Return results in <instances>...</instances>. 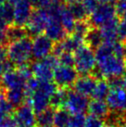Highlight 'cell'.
<instances>
[{"label":"cell","instance_id":"cell-1","mask_svg":"<svg viewBox=\"0 0 126 127\" xmlns=\"http://www.w3.org/2000/svg\"><path fill=\"white\" fill-rule=\"evenodd\" d=\"M58 90L57 85L52 81H40L37 90L28 97L29 104L35 114L42 112L50 108V99Z\"/></svg>","mask_w":126,"mask_h":127},{"label":"cell","instance_id":"cell-2","mask_svg":"<svg viewBox=\"0 0 126 127\" xmlns=\"http://www.w3.org/2000/svg\"><path fill=\"white\" fill-rule=\"evenodd\" d=\"M97 73L102 78L122 77L126 73V61L123 58L111 54L101 60H96Z\"/></svg>","mask_w":126,"mask_h":127},{"label":"cell","instance_id":"cell-3","mask_svg":"<svg viewBox=\"0 0 126 127\" xmlns=\"http://www.w3.org/2000/svg\"><path fill=\"white\" fill-rule=\"evenodd\" d=\"M32 41L29 37L11 42L7 48V59L14 64V66L16 65L18 67L28 64L29 60L32 57Z\"/></svg>","mask_w":126,"mask_h":127},{"label":"cell","instance_id":"cell-4","mask_svg":"<svg viewBox=\"0 0 126 127\" xmlns=\"http://www.w3.org/2000/svg\"><path fill=\"white\" fill-rule=\"evenodd\" d=\"M74 68L81 75L91 74L95 69L96 60L93 48L87 45H83L73 54Z\"/></svg>","mask_w":126,"mask_h":127},{"label":"cell","instance_id":"cell-5","mask_svg":"<svg viewBox=\"0 0 126 127\" xmlns=\"http://www.w3.org/2000/svg\"><path fill=\"white\" fill-rule=\"evenodd\" d=\"M60 65L59 60L55 55L48 56L40 60H36L32 64L31 69L32 75L39 81H51L54 71Z\"/></svg>","mask_w":126,"mask_h":127},{"label":"cell","instance_id":"cell-6","mask_svg":"<svg viewBox=\"0 0 126 127\" xmlns=\"http://www.w3.org/2000/svg\"><path fill=\"white\" fill-rule=\"evenodd\" d=\"M78 79V72L75 68L59 65L54 71L53 80L60 88L67 89L72 86Z\"/></svg>","mask_w":126,"mask_h":127},{"label":"cell","instance_id":"cell-7","mask_svg":"<svg viewBox=\"0 0 126 127\" xmlns=\"http://www.w3.org/2000/svg\"><path fill=\"white\" fill-rule=\"evenodd\" d=\"M115 6L112 4H100L98 7L90 15L89 23L95 27H102L107 22L117 18Z\"/></svg>","mask_w":126,"mask_h":127},{"label":"cell","instance_id":"cell-8","mask_svg":"<svg viewBox=\"0 0 126 127\" xmlns=\"http://www.w3.org/2000/svg\"><path fill=\"white\" fill-rule=\"evenodd\" d=\"M55 47L54 42L46 34L34 36L32 44V55L36 60H40L50 56Z\"/></svg>","mask_w":126,"mask_h":127},{"label":"cell","instance_id":"cell-9","mask_svg":"<svg viewBox=\"0 0 126 127\" xmlns=\"http://www.w3.org/2000/svg\"><path fill=\"white\" fill-rule=\"evenodd\" d=\"M89 104L90 102L88 96L82 95L75 90L68 91V97L65 108L71 114H84L88 110Z\"/></svg>","mask_w":126,"mask_h":127},{"label":"cell","instance_id":"cell-10","mask_svg":"<svg viewBox=\"0 0 126 127\" xmlns=\"http://www.w3.org/2000/svg\"><path fill=\"white\" fill-rule=\"evenodd\" d=\"M48 21V14L46 9H36L32 11L31 18L26 24V31L32 35H39L46 30Z\"/></svg>","mask_w":126,"mask_h":127},{"label":"cell","instance_id":"cell-11","mask_svg":"<svg viewBox=\"0 0 126 127\" xmlns=\"http://www.w3.org/2000/svg\"><path fill=\"white\" fill-rule=\"evenodd\" d=\"M17 127H35L36 124V114L29 103L18 107L13 114Z\"/></svg>","mask_w":126,"mask_h":127},{"label":"cell","instance_id":"cell-12","mask_svg":"<svg viewBox=\"0 0 126 127\" xmlns=\"http://www.w3.org/2000/svg\"><path fill=\"white\" fill-rule=\"evenodd\" d=\"M109 109L117 113L126 112V90L125 89H110L106 98Z\"/></svg>","mask_w":126,"mask_h":127},{"label":"cell","instance_id":"cell-13","mask_svg":"<svg viewBox=\"0 0 126 127\" xmlns=\"http://www.w3.org/2000/svg\"><path fill=\"white\" fill-rule=\"evenodd\" d=\"M14 18L13 23L14 25L23 27L28 23L29 20L32 14V6L30 0H21L17 4H15L14 7Z\"/></svg>","mask_w":126,"mask_h":127},{"label":"cell","instance_id":"cell-14","mask_svg":"<svg viewBox=\"0 0 126 127\" xmlns=\"http://www.w3.org/2000/svg\"><path fill=\"white\" fill-rule=\"evenodd\" d=\"M46 35L52 40L53 42H61L66 37V31L64 30L60 22V17L49 16L48 21L46 27Z\"/></svg>","mask_w":126,"mask_h":127},{"label":"cell","instance_id":"cell-15","mask_svg":"<svg viewBox=\"0 0 126 127\" xmlns=\"http://www.w3.org/2000/svg\"><path fill=\"white\" fill-rule=\"evenodd\" d=\"M26 80L22 77L18 70H12L9 71L4 72L1 78V85L6 90H11V89H19L25 88Z\"/></svg>","mask_w":126,"mask_h":127},{"label":"cell","instance_id":"cell-16","mask_svg":"<svg viewBox=\"0 0 126 127\" xmlns=\"http://www.w3.org/2000/svg\"><path fill=\"white\" fill-rule=\"evenodd\" d=\"M96 84H97V78L93 74L82 75L81 77H78L76 82L74 83L73 90L85 96L92 95L96 86Z\"/></svg>","mask_w":126,"mask_h":127},{"label":"cell","instance_id":"cell-17","mask_svg":"<svg viewBox=\"0 0 126 127\" xmlns=\"http://www.w3.org/2000/svg\"><path fill=\"white\" fill-rule=\"evenodd\" d=\"M119 20L115 18L110 21L107 22L102 27H100L99 31L101 32V36L103 39V43L106 44H114L118 39V26Z\"/></svg>","mask_w":126,"mask_h":127},{"label":"cell","instance_id":"cell-18","mask_svg":"<svg viewBox=\"0 0 126 127\" xmlns=\"http://www.w3.org/2000/svg\"><path fill=\"white\" fill-rule=\"evenodd\" d=\"M88 111L90 115L103 119L108 117L109 113V108L105 100L93 99L88 107Z\"/></svg>","mask_w":126,"mask_h":127},{"label":"cell","instance_id":"cell-19","mask_svg":"<svg viewBox=\"0 0 126 127\" xmlns=\"http://www.w3.org/2000/svg\"><path fill=\"white\" fill-rule=\"evenodd\" d=\"M6 97L14 108L23 105L25 101L28 99V96H27L24 88L7 90L6 92Z\"/></svg>","mask_w":126,"mask_h":127},{"label":"cell","instance_id":"cell-20","mask_svg":"<svg viewBox=\"0 0 126 127\" xmlns=\"http://www.w3.org/2000/svg\"><path fill=\"white\" fill-rule=\"evenodd\" d=\"M83 43L84 40L78 38L73 34H70V36H66L61 42L58 44L63 52L74 53L81 46H83Z\"/></svg>","mask_w":126,"mask_h":127},{"label":"cell","instance_id":"cell-21","mask_svg":"<svg viewBox=\"0 0 126 127\" xmlns=\"http://www.w3.org/2000/svg\"><path fill=\"white\" fill-rule=\"evenodd\" d=\"M60 20L64 30L66 31V32H70L71 33L73 32L74 27H75V24H76L77 21H76L74 16L70 12V10L69 9L68 7L63 6L61 12H60Z\"/></svg>","mask_w":126,"mask_h":127},{"label":"cell","instance_id":"cell-22","mask_svg":"<svg viewBox=\"0 0 126 127\" xmlns=\"http://www.w3.org/2000/svg\"><path fill=\"white\" fill-rule=\"evenodd\" d=\"M68 91L67 89L59 88L55 92V94L51 96L50 99V107L53 109H63L65 107L68 97Z\"/></svg>","mask_w":126,"mask_h":127},{"label":"cell","instance_id":"cell-23","mask_svg":"<svg viewBox=\"0 0 126 127\" xmlns=\"http://www.w3.org/2000/svg\"><path fill=\"white\" fill-rule=\"evenodd\" d=\"M54 109L48 108L42 112L36 114V124L37 127H47L52 126L54 122Z\"/></svg>","mask_w":126,"mask_h":127},{"label":"cell","instance_id":"cell-24","mask_svg":"<svg viewBox=\"0 0 126 127\" xmlns=\"http://www.w3.org/2000/svg\"><path fill=\"white\" fill-rule=\"evenodd\" d=\"M71 113L66 109H59L55 111L53 125L55 127H67L70 122Z\"/></svg>","mask_w":126,"mask_h":127},{"label":"cell","instance_id":"cell-25","mask_svg":"<svg viewBox=\"0 0 126 127\" xmlns=\"http://www.w3.org/2000/svg\"><path fill=\"white\" fill-rule=\"evenodd\" d=\"M6 34H7V41H9L11 43L27 37V31L23 27L13 25V26H10L8 29H7Z\"/></svg>","mask_w":126,"mask_h":127},{"label":"cell","instance_id":"cell-26","mask_svg":"<svg viewBox=\"0 0 126 127\" xmlns=\"http://www.w3.org/2000/svg\"><path fill=\"white\" fill-rule=\"evenodd\" d=\"M110 92L109 83L105 80H99L97 81L96 86L94 88V91L92 95V97L94 99H99V100H105L107 96L109 95Z\"/></svg>","mask_w":126,"mask_h":127},{"label":"cell","instance_id":"cell-27","mask_svg":"<svg viewBox=\"0 0 126 127\" xmlns=\"http://www.w3.org/2000/svg\"><path fill=\"white\" fill-rule=\"evenodd\" d=\"M84 41L87 43V46L92 48H97L98 46L103 44L101 32L96 28H91L88 32L87 35L85 36Z\"/></svg>","mask_w":126,"mask_h":127},{"label":"cell","instance_id":"cell-28","mask_svg":"<svg viewBox=\"0 0 126 127\" xmlns=\"http://www.w3.org/2000/svg\"><path fill=\"white\" fill-rule=\"evenodd\" d=\"M90 23L86 21H79L76 22L75 27H74L73 32H71V34L75 35L78 38L84 40L85 39V36L87 35L88 32L90 31Z\"/></svg>","mask_w":126,"mask_h":127},{"label":"cell","instance_id":"cell-29","mask_svg":"<svg viewBox=\"0 0 126 127\" xmlns=\"http://www.w3.org/2000/svg\"><path fill=\"white\" fill-rule=\"evenodd\" d=\"M68 7L77 21H85V18L88 16L87 12L82 3H69Z\"/></svg>","mask_w":126,"mask_h":127},{"label":"cell","instance_id":"cell-30","mask_svg":"<svg viewBox=\"0 0 126 127\" xmlns=\"http://www.w3.org/2000/svg\"><path fill=\"white\" fill-rule=\"evenodd\" d=\"M0 18L6 21L7 24L13 22L14 8L11 4L6 2V3L0 5Z\"/></svg>","mask_w":126,"mask_h":127},{"label":"cell","instance_id":"cell-31","mask_svg":"<svg viewBox=\"0 0 126 127\" xmlns=\"http://www.w3.org/2000/svg\"><path fill=\"white\" fill-rule=\"evenodd\" d=\"M14 107L10 104V102L6 97V94L0 91V112L7 115H12Z\"/></svg>","mask_w":126,"mask_h":127},{"label":"cell","instance_id":"cell-32","mask_svg":"<svg viewBox=\"0 0 126 127\" xmlns=\"http://www.w3.org/2000/svg\"><path fill=\"white\" fill-rule=\"evenodd\" d=\"M86 118L84 114H71L67 127H84Z\"/></svg>","mask_w":126,"mask_h":127},{"label":"cell","instance_id":"cell-33","mask_svg":"<svg viewBox=\"0 0 126 127\" xmlns=\"http://www.w3.org/2000/svg\"><path fill=\"white\" fill-rule=\"evenodd\" d=\"M59 60L60 65L63 66H70L73 67L74 66V56L72 53L70 52H63L59 57H57Z\"/></svg>","mask_w":126,"mask_h":127},{"label":"cell","instance_id":"cell-34","mask_svg":"<svg viewBox=\"0 0 126 127\" xmlns=\"http://www.w3.org/2000/svg\"><path fill=\"white\" fill-rule=\"evenodd\" d=\"M0 127H17L13 115L0 112Z\"/></svg>","mask_w":126,"mask_h":127},{"label":"cell","instance_id":"cell-35","mask_svg":"<svg viewBox=\"0 0 126 127\" xmlns=\"http://www.w3.org/2000/svg\"><path fill=\"white\" fill-rule=\"evenodd\" d=\"M84 127H105V123L100 118L89 115L88 117H86Z\"/></svg>","mask_w":126,"mask_h":127},{"label":"cell","instance_id":"cell-36","mask_svg":"<svg viewBox=\"0 0 126 127\" xmlns=\"http://www.w3.org/2000/svg\"><path fill=\"white\" fill-rule=\"evenodd\" d=\"M82 4L85 8L87 14L91 15L100 5V2L99 0H83Z\"/></svg>","mask_w":126,"mask_h":127},{"label":"cell","instance_id":"cell-37","mask_svg":"<svg viewBox=\"0 0 126 127\" xmlns=\"http://www.w3.org/2000/svg\"><path fill=\"white\" fill-rule=\"evenodd\" d=\"M32 6L36 9H47L52 4L53 0H30Z\"/></svg>","mask_w":126,"mask_h":127},{"label":"cell","instance_id":"cell-38","mask_svg":"<svg viewBox=\"0 0 126 127\" xmlns=\"http://www.w3.org/2000/svg\"><path fill=\"white\" fill-rule=\"evenodd\" d=\"M118 38L126 44V23L121 21L118 26Z\"/></svg>","mask_w":126,"mask_h":127},{"label":"cell","instance_id":"cell-39","mask_svg":"<svg viewBox=\"0 0 126 127\" xmlns=\"http://www.w3.org/2000/svg\"><path fill=\"white\" fill-rule=\"evenodd\" d=\"M115 8L117 14H124L126 12V0H116Z\"/></svg>","mask_w":126,"mask_h":127},{"label":"cell","instance_id":"cell-40","mask_svg":"<svg viewBox=\"0 0 126 127\" xmlns=\"http://www.w3.org/2000/svg\"><path fill=\"white\" fill-rule=\"evenodd\" d=\"M118 126L119 127H126V112L120 115L119 122H118Z\"/></svg>","mask_w":126,"mask_h":127},{"label":"cell","instance_id":"cell-41","mask_svg":"<svg viewBox=\"0 0 126 127\" xmlns=\"http://www.w3.org/2000/svg\"><path fill=\"white\" fill-rule=\"evenodd\" d=\"M6 42H7L6 32H0V46H3Z\"/></svg>","mask_w":126,"mask_h":127},{"label":"cell","instance_id":"cell-42","mask_svg":"<svg viewBox=\"0 0 126 127\" xmlns=\"http://www.w3.org/2000/svg\"><path fill=\"white\" fill-rule=\"evenodd\" d=\"M7 22L0 18V32H7Z\"/></svg>","mask_w":126,"mask_h":127},{"label":"cell","instance_id":"cell-43","mask_svg":"<svg viewBox=\"0 0 126 127\" xmlns=\"http://www.w3.org/2000/svg\"><path fill=\"white\" fill-rule=\"evenodd\" d=\"M5 62H6V60H3L0 59V76H2L3 73L5 72Z\"/></svg>","mask_w":126,"mask_h":127},{"label":"cell","instance_id":"cell-44","mask_svg":"<svg viewBox=\"0 0 126 127\" xmlns=\"http://www.w3.org/2000/svg\"><path fill=\"white\" fill-rule=\"evenodd\" d=\"M115 1L116 0H99V2L101 4H111Z\"/></svg>","mask_w":126,"mask_h":127},{"label":"cell","instance_id":"cell-45","mask_svg":"<svg viewBox=\"0 0 126 127\" xmlns=\"http://www.w3.org/2000/svg\"><path fill=\"white\" fill-rule=\"evenodd\" d=\"M7 3L11 4V5H15V4H17L18 2H20L21 0H6Z\"/></svg>","mask_w":126,"mask_h":127},{"label":"cell","instance_id":"cell-46","mask_svg":"<svg viewBox=\"0 0 126 127\" xmlns=\"http://www.w3.org/2000/svg\"><path fill=\"white\" fill-rule=\"evenodd\" d=\"M69 3H82L83 0H68Z\"/></svg>","mask_w":126,"mask_h":127},{"label":"cell","instance_id":"cell-47","mask_svg":"<svg viewBox=\"0 0 126 127\" xmlns=\"http://www.w3.org/2000/svg\"><path fill=\"white\" fill-rule=\"evenodd\" d=\"M122 21H123V22L126 23V12L123 15H122Z\"/></svg>","mask_w":126,"mask_h":127},{"label":"cell","instance_id":"cell-48","mask_svg":"<svg viewBox=\"0 0 126 127\" xmlns=\"http://www.w3.org/2000/svg\"><path fill=\"white\" fill-rule=\"evenodd\" d=\"M6 2H7L6 0H0V5H2V4L6 3Z\"/></svg>","mask_w":126,"mask_h":127},{"label":"cell","instance_id":"cell-49","mask_svg":"<svg viewBox=\"0 0 126 127\" xmlns=\"http://www.w3.org/2000/svg\"><path fill=\"white\" fill-rule=\"evenodd\" d=\"M123 77H124V82H125V88H126V74L123 76Z\"/></svg>","mask_w":126,"mask_h":127},{"label":"cell","instance_id":"cell-50","mask_svg":"<svg viewBox=\"0 0 126 127\" xmlns=\"http://www.w3.org/2000/svg\"><path fill=\"white\" fill-rule=\"evenodd\" d=\"M47 127H55V126H47Z\"/></svg>","mask_w":126,"mask_h":127},{"label":"cell","instance_id":"cell-51","mask_svg":"<svg viewBox=\"0 0 126 127\" xmlns=\"http://www.w3.org/2000/svg\"><path fill=\"white\" fill-rule=\"evenodd\" d=\"M125 58H126V55H125Z\"/></svg>","mask_w":126,"mask_h":127}]
</instances>
